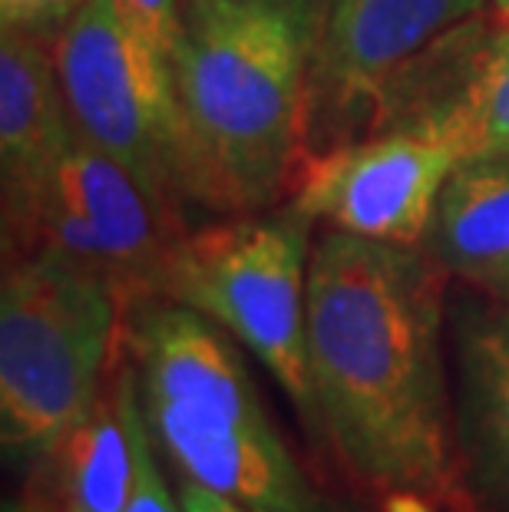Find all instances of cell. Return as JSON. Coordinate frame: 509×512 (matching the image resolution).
<instances>
[{"mask_svg":"<svg viewBox=\"0 0 509 512\" xmlns=\"http://www.w3.org/2000/svg\"><path fill=\"white\" fill-rule=\"evenodd\" d=\"M123 304L100 275L57 252L7 258L0 285V443L7 463L40 466L116 361Z\"/></svg>","mask_w":509,"mask_h":512,"instance_id":"obj_4","label":"cell"},{"mask_svg":"<svg viewBox=\"0 0 509 512\" xmlns=\"http://www.w3.org/2000/svg\"><path fill=\"white\" fill-rule=\"evenodd\" d=\"M146 423L182 479L252 512H324L272 427L242 351L205 314L169 298L123 308Z\"/></svg>","mask_w":509,"mask_h":512,"instance_id":"obj_3","label":"cell"},{"mask_svg":"<svg viewBox=\"0 0 509 512\" xmlns=\"http://www.w3.org/2000/svg\"><path fill=\"white\" fill-rule=\"evenodd\" d=\"M490 4V10L496 14V20H503V24H509V0H486Z\"/></svg>","mask_w":509,"mask_h":512,"instance_id":"obj_21","label":"cell"},{"mask_svg":"<svg viewBox=\"0 0 509 512\" xmlns=\"http://www.w3.org/2000/svg\"><path fill=\"white\" fill-rule=\"evenodd\" d=\"M443 271L424 248L331 228L308 258V370L318 427L357 483L453 489Z\"/></svg>","mask_w":509,"mask_h":512,"instance_id":"obj_1","label":"cell"},{"mask_svg":"<svg viewBox=\"0 0 509 512\" xmlns=\"http://www.w3.org/2000/svg\"><path fill=\"white\" fill-rule=\"evenodd\" d=\"M460 162L457 149L410 133H374L308 152L291 182V209L338 232L424 245L433 205Z\"/></svg>","mask_w":509,"mask_h":512,"instance_id":"obj_9","label":"cell"},{"mask_svg":"<svg viewBox=\"0 0 509 512\" xmlns=\"http://www.w3.org/2000/svg\"><path fill=\"white\" fill-rule=\"evenodd\" d=\"M182 235L176 215L77 129L34 222L4 258L57 252L100 275L129 308L166 294V275Z\"/></svg>","mask_w":509,"mask_h":512,"instance_id":"obj_7","label":"cell"},{"mask_svg":"<svg viewBox=\"0 0 509 512\" xmlns=\"http://www.w3.org/2000/svg\"><path fill=\"white\" fill-rule=\"evenodd\" d=\"M324 4H328V0H318V10H321V7H324Z\"/></svg>","mask_w":509,"mask_h":512,"instance_id":"obj_23","label":"cell"},{"mask_svg":"<svg viewBox=\"0 0 509 512\" xmlns=\"http://www.w3.org/2000/svg\"><path fill=\"white\" fill-rule=\"evenodd\" d=\"M374 133L437 139L460 159L509 152V24L486 30L476 17L443 37L381 100Z\"/></svg>","mask_w":509,"mask_h":512,"instance_id":"obj_10","label":"cell"},{"mask_svg":"<svg viewBox=\"0 0 509 512\" xmlns=\"http://www.w3.org/2000/svg\"><path fill=\"white\" fill-rule=\"evenodd\" d=\"M453 486L476 512H509V301L473 288L447 308Z\"/></svg>","mask_w":509,"mask_h":512,"instance_id":"obj_11","label":"cell"},{"mask_svg":"<svg viewBox=\"0 0 509 512\" xmlns=\"http://www.w3.org/2000/svg\"><path fill=\"white\" fill-rule=\"evenodd\" d=\"M4 512H53L50 506V496H47V486L40 489H27L24 496L17 499V503H7Z\"/></svg>","mask_w":509,"mask_h":512,"instance_id":"obj_19","label":"cell"},{"mask_svg":"<svg viewBox=\"0 0 509 512\" xmlns=\"http://www.w3.org/2000/svg\"><path fill=\"white\" fill-rule=\"evenodd\" d=\"M53 60L73 126L182 219L192 202L172 60L129 34L110 0H86L53 37Z\"/></svg>","mask_w":509,"mask_h":512,"instance_id":"obj_6","label":"cell"},{"mask_svg":"<svg viewBox=\"0 0 509 512\" xmlns=\"http://www.w3.org/2000/svg\"><path fill=\"white\" fill-rule=\"evenodd\" d=\"M73 133L53 40L0 37V182H4V255L34 222Z\"/></svg>","mask_w":509,"mask_h":512,"instance_id":"obj_12","label":"cell"},{"mask_svg":"<svg viewBox=\"0 0 509 512\" xmlns=\"http://www.w3.org/2000/svg\"><path fill=\"white\" fill-rule=\"evenodd\" d=\"M486 10V0H328L308 60L305 156L351 143L400 76Z\"/></svg>","mask_w":509,"mask_h":512,"instance_id":"obj_8","label":"cell"},{"mask_svg":"<svg viewBox=\"0 0 509 512\" xmlns=\"http://www.w3.org/2000/svg\"><path fill=\"white\" fill-rule=\"evenodd\" d=\"M308 228L311 219L285 205L186 232L162 298L205 314L248 347L305 423L318 427L308 370Z\"/></svg>","mask_w":509,"mask_h":512,"instance_id":"obj_5","label":"cell"},{"mask_svg":"<svg viewBox=\"0 0 509 512\" xmlns=\"http://www.w3.org/2000/svg\"><path fill=\"white\" fill-rule=\"evenodd\" d=\"M110 7L129 34L172 60L186 27V0H110Z\"/></svg>","mask_w":509,"mask_h":512,"instance_id":"obj_16","label":"cell"},{"mask_svg":"<svg viewBox=\"0 0 509 512\" xmlns=\"http://www.w3.org/2000/svg\"><path fill=\"white\" fill-rule=\"evenodd\" d=\"M500 298H506V301H509V285L503 288V294H500Z\"/></svg>","mask_w":509,"mask_h":512,"instance_id":"obj_22","label":"cell"},{"mask_svg":"<svg viewBox=\"0 0 509 512\" xmlns=\"http://www.w3.org/2000/svg\"><path fill=\"white\" fill-rule=\"evenodd\" d=\"M391 496V512H430V506L424 503V493H387Z\"/></svg>","mask_w":509,"mask_h":512,"instance_id":"obj_20","label":"cell"},{"mask_svg":"<svg viewBox=\"0 0 509 512\" xmlns=\"http://www.w3.org/2000/svg\"><path fill=\"white\" fill-rule=\"evenodd\" d=\"M424 252L470 288L509 285V152L463 156L443 182Z\"/></svg>","mask_w":509,"mask_h":512,"instance_id":"obj_13","label":"cell"},{"mask_svg":"<svg viewBox=\"0 0 509 512\" xmlns=\"http://www.w3.org/2000/svg\"><path fill=\"white\" fill-rule=\"evenodd\" d=\"M119 400H123V417L129 430V446H133V486H129L126 512H182V503L176 506L166 476L156 463V440L146 423L143 397H139V377L133 357L119 354Z\"/></svg>","mask_w":509,"mask_h":512,"instance_id":"obj_15","label":"cell"},{"mask_svg":"<svg viewBox=\"0 0 509 512\" xmlns=\"http://www.w3.org/2000/svg\"><path fill=\"white\" fill-rule=\"evenodd\" d=\"M179 496H182V512H252L242 503H235V499L215 493L209 486L189 483V479H182Z\"/></svg>","mask_w":509,"mask_h":512,"instance_id":"obj_18","label":"cell"},{"mask_svg":"<svg viewBox=\"0 0 509 512\" xmlns=\"http://www.w3.org/2000/svg\"><path fill=\"white\" fill-rule=\"evenodd\" d=\"M318 0H186L172 53L189 202L275 209L305 159Z\"/></svg>","mask_w":509,"mask_h":512,"instance_id":"obj_2","label":"cell"},{"mask_svg":"<svg viewBox=\"0 0 509 512\" xmlns=\"http://www.w3.org/2000/svg\"><path fill=\"white\" fill-rule=\"evenodd\" d=\"M40 466H50L47 496L53 512H126L133 446L119 400V351L100 397Z\"/></svg>","mask_w":509,"mask_h":512,"instance_id":"obj_14","label":"cell"},{"mask_svg":"<svg viewBox=\"0 0 509 512\" xmlns=\"http://www.w3.org/2000/svg\"><path fill=\"white\" fill-rule=\"evenodd\" d=\"M86 0H0V30L53 40Z\"/></svg>","mask_w":509,"mask_h":512,"instance_id":"obj_17","label":"cell"}]
</instances>
